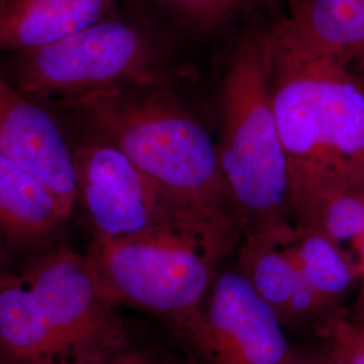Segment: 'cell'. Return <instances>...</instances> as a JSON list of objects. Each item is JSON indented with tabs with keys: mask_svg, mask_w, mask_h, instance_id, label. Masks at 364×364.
Listing matches in <instances>:
<instances>
[{
	"mask_svg": "<svg viewBox=\"0 0 364 364\" xmlns=\"http://www.w3.org/2000/svg\"><path fill=\"white\" fill-rule=\"evenodd\" d=\"M317 227L341 243L364 230V186L331 198L321 209Z\"/></svg>",
	"mask_w": 364,
	"mask_h": 364,
	"instance_id": "17",
	"label": "cell"
},
{
	"mask_svg": "<svg viewBox=\"0 0 364 364\" xmlns=\"http://www.w3.org/2000/svg\"><path fill=\"white\" fill-rule=\"evenodd\" d=\"M287 364H338L335 360H332L328 355H321V356H291Z\"/></svg>",
	"mask_w": 364,
	"mask_h": 364,
	"instance_id": "20",
	"label": "cell"
},
{
	"mask_svg": "<svg viewBox=\"0 0 364 364\" xmlns=\"http://www.w3.org/2000/svg\"><path fill=\"white\" fill-rule=\"evenodd\" d=\"M351 68L356 72V75L360 78V81H362L364 87V63L359 64V65L351 66Z\"/></svg>",
	"mask_w": 364,
	"mask_h": 364,
	"instance_id": "22",
	"label": "cell"
},
{
	"mask_svg": "<svg viewBox=\"0 0 364 364\" xmlns=\"http://www.w3.org/2000/svg\"><path fill=\"white\" fill-rule=\"evenodd\" d=\"M11 54L9 80L31 99L60 103L131 84H164V38L138 4L50 45Z\"/></svg>",
	"mask_w": 364,
	"mask_h": 364,
	"instance_id": "5",
	"label": "cell"
},
{
	"mask_svg": "<svg viewBox=\"0 0 364 364\" xmlns=\"http://www.w3.org/2000/svg\"><path fill=\"white\" fill-rule=\"evenodd\" d=\"M0 154L33 173L70 218L77 196L73 149L54 117L0 72Z\"/></svg>",
	"mask_w": 364,
	"mask_h": 364,
	"instance_id": "9",
	"label": "cell"
},
{
	"mask_svg": "<svg viewBox=\"0 0 364 364\" xmlns=\"http://www.w3.org/2000/svg\"><path fill=\"white\" fill-rule=\"evenodd\" d=\"M352 318L360 324H364V284H360V293H359L356 308H355V313H353Z\"/></svg>",
	"mask_w": 364,
	"mask_h": 364,
	"instance_id": "21",
	"label": "cell"
},
{
	"mask_svg": "<svg viewBox=\"0 0 364 364\" xmlns=\"http://www.w3.org/2000/svg\"><path fill=\"white\" fill-rule=\"evenodd\" d=\"M100 364H156L142 352L131 350L130 347L117 352Z\"/></svg>",
	"mask_w": 364,
	"mask_h": 364,
	"instance_id": "18",
	"label": "cell"
},
{
	"mask_svg": "<svg viewBox=\"0 0 364 364\" xmlns=\"http://www.w3.org/2000/svg\"><path fill=\"white\" fill-rule=\"evenodd\" d=\"M182 333L209 364H287L284 324L247 278L224 272Z\"/></svg>",
	"mask_w": 364,
	"mask_h": 364,
	"instance_id": "8",
	"label": "cell"
},
{
	"mask_svg": "<svg viewBox=\"0 0 364 364\" xmlns=\"http://www.w3.org/2000/svg\"><path fill=\"white\" fill-rule=\"evenodd\" d=\"M68 219L43 182L0 154V235L4 239L16 245L43 242Z\"/></svg>",
	"mask_w": 364,
	"mask_h": 364,
	"instance_id": "13",
	"label": "cell"
},
{
	"mask_svg": "<svg viewBox=\"0 0 364 364\" xmlns=\"http://www.w3.org/2000/svg\"><path fill=\"white\" fill-rule=\"evenodd\" d=\"M352 245L355 251L353 259L358 279L360 281V284H364V230L352 240Z\"/></svg>",
	"mask_w": 364,
	"mask_h": 364,
	"instance_id": "19",
	"label": "cell"
},
{
	"mask_svg": "<svg viewBox=\"0 0 364 364\" xmlns=\"http://www.w3.org/2000/svg\"><path fill=\"white\" fill-rule=\"evenodd\" d=\"M287 245L263 235H245L239 246L237 270L273 308L282 324L293 326L331 312L304 281Z\"/></svg>",
	"mask_w": 364,
	"mask_h": 364,
	"instance_id": "12",
	"label": "cell"
},
{
	"mask_svg": "<svg viewBox=\"0 0 364 364\" xmlns=\"http://www.w3.org/2000/svg\"><path fill=\"white\" fill-rule=\"evenodd\" d=\"M287 248L306 285L329 311L359 281L353 257L317 225L296 227V236Z\"/></svg>",
	"mask_w": 364,
	"mask_h": 364,
	"instance_id": "14",
	"label": "cell"
},
{
	"mask_svg": "<svg viewBox=\"0 0 364 364\" xmlns=\"http://www.w3.org/2000/svg\"><path fill=\"white\" fill-rule=\"evenodd\" d=\"M221 171L239 209L245 235L291 243L287 158L274 111L269 27L247 31L236 45L223 82Z\"/></svg>",
	"mask_w": 364,
	"mask_h": 364,
	"instance_id": "4",
	"label": "cell"
},
{
	"mask_svg": "<svg viewBox=\"0 0 364 364\" xmlns=\"http://www.w3.org/2000/svg\"><path fill=\"white\" fill-rule=\"evenodd\" d=\"M63 105L100 138L213 220L245 235L243 221L204 124L164 84H131L91 92Z\"/></svg>",
	"mask_w": 364,
	"mask_h": 364,
	"instance_id": "2",
	"label": "cell"
},
{
	"mask_svg": "<svg viewBox=\"0 0 364 364\" xmlns=\"http://www.w3.org/2000/svg\"><path fill=\"white\" fill-rule=\"evenodd\" d=\"M85 255L61 247L0 277V362L100 364L129 347Z\"/></svg>",
	"mask_w": 364,
	"mask_h": 364,
	"instance_id": "3",
	"label": "cell"
},
{
	"mask_svg": "<svg viewBox=\"0 0 364 364\" xmlns=\"http://www.w3.org/2000/svg\"><path fill=\"white\" fill-rule=\"evenodd\" d=\"M316 332L336 363L364 364V324L333 311L324 316Z\"/></svg>",
	"mask_w": 364,
	"mask_h": 364,
	"instance_id": "16",
	"label": "cell"
},
{
	"mask_svg": "<svg viewBox=\"0 0 364 364\" xmlns=\"http://www.w3.org/2000/svg\"><path fill=\"white\" fill-rule=\"evenodd\" d=\"M0 364H3V363H1V362H0Z\"/></svg>",
	"mask_w": 364,
	"mask_h": 364,
	"instance_id": "23",
	"label": "cell"
},
{
	"mask_svg": "<svg viewBox=\"0 0 364 364\" xmlns=\"http://www.w3.org/2000/svg\"><path fill=\"white\" fill-rule=\"evenodd\" d=\"M85 258L111 305L153 313L178 329L204 304L223 259L207 243L173 231L93 239Z\"/></svg>",
	"mask_w": 364,
	"mask_h": 364,
	"instance_id": "7",
	"label": "cell"
},
{
	"mask_svg": "<svg viewBox=\"0 0 364 364\" xmlns=\"http://www.w3.org/2000/svg\"><path fill=\"white\" fill-rule=\"evenodd\" d=\"M287 6L270 26L282 45L341 65L364 63V0H287Z\"/></svg>",
	"mask_w": 364,
	"mask_h": 364,
	"instance_id": "10",
	"label": "cell"
},
{
	"mask_svg": "<svg viewBox=\"0 0 364 364\" xmlns=\"http://www.w3.org/2000/svg\"><path fill=\"white\" fill-rule=\"evenodd\" d=\"M273 105L297 228L326 203L364 186V87L351 66L282 45L269 26Z\"/></svg>",
	"mask_w": 364,
	"mask_h": 364,
	"instance_id": "1",
	"label": "cell"
},
{
	"mask_svg": "<svg viewBox=\"0 0 364 364\" xmlns=\"http://www.w3.org/2000/svg\"><path fill=\"white\" fill-rule=\"evenodd\" d=\"M138 0H0V53L26 52L73 36Z\"/></svg>",
	"mask_w": 364,
	"mask_h": 364,
	"instance_id": "11",
	"label": "cell"
},
{
	"mask_svg": "<svg viewBox=\"0 0 364 364\" xmlns=\"http://www.w3.org/2000/svg\"><path fill=\"white\" fill-rule=\"evenodd\" d=\"M260 0H138L147 10L158 13L176 26L193 33H208L230 22L235 16L254 9Z\"/></svg>",
	"mask_w": 364,
	"mask_h": 364,
	"instance_id": "15",
	"label": "cell"
},
{
	"mask_svg": "<svg viewBox=\"0 0 364 364\" xmlns=\"http://www.w3.org/2000/svg\"><path fill=\"white\" fill-rule=\"evenodd\" d=\"M77 196L93 239L173 231L207 243L221 258L243 234L210 219L139 169L117 146L97 141L73 149Z\"/></svg>",
	"mask_w": 364,
	"mask_h": 364,
	"instance_id": "6",
	"label": "cell"
}]
</instances>
